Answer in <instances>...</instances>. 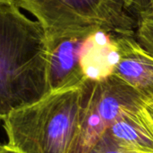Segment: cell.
I'll return each instance as SVG.
<instances>
[{"label": "cell", "instance_id": "1", "mask_svg": "<svg viewBox=\"0 0 153 153\" xmlns=\"http://www.w3.org/2000/svg\"><path fill=\"white\" fill-rule=\"evenodd\" d=\"M87 82L50 91L1 117L4 145L20 153H81Z\"/></svg>", "mask_w": 153, "mask_h": 153}, {"label": "cell", "instance_id": "2", "mask_svg": "<svg viewBox=\"0 0 153 153\" xmlns=\"http://www.w3.org/2000/svg\"><path fill=\"white\" fill-rule=\"evenodd\" d=\"M0 112L32 103L49 91L48 47L39 22L15 4H0Z\"/></svg>", "mask_w": 153, "mask_h": 153}, {"label": "cell", "instance_id": "3", "mask_svg": "<svg viewBox=\"0 0 153 153\" xmlns=\"http://www.w3.org/2000/svg\"><path fill=\"white\" fill-rule=\"evenodd\" d=\"M42 26L47 39L86 38L102 30L115 35H135L137 18L128 0H15Z\"/></svg>", "mask_w": 153, "mask_h": 153}, {"label": "cell", "instance_id": "4", "mask_svg": "<svg viewBox=\"0 0 153 153\" xmlns=\"http://www.w3.org/2000/svg\"><path fill=\"white\" fill-rule=\"evenodd\" d=\"M152 101L120 77L87 82L82 125L81 153H91L107 130L126 114L143 109Z\"/></svg>", "mask_w": 153, "mask_h": 153}, {"label": "cell", "instance_id": "5", "mask_svg": "<svg viewBox=\"0 0 153 153\" xmlns=\"http://www.w3.org/2000/svg\"><path fill=\"white\" fill-rule=\"evenodd\" d=\"M119 62L114 74L153 100V55L135 35H117Z\"/></svg>", "mask_w": 153, "mask_h": 153}, {"label": "cell", "instance_id": "6", "mask_svg": "<svg viewBox=\"0 0 153 153\" xmlns=\"http://www.w3.org/2000/svg\"><path fill=\"white\" fill-rule=\"evenodd\" d=\"M84 39L85 38L82 37L73 36L48 39L49 91L75 85L86 80L80 64Z\"/></svg>", "mask_w": 153, "mask_h": 153}, {"label": "cell", "instance_id": "7", "mask_svg": "<svg viewBox=\"0 0 153 153\" xmlns=\"http://www.w3.org/2000/svg\"><path fill=\"white\" fill-rule=\"evenodd\" d=\"M100 142L127 152L153 153V118L147 107L126 114Z\"/></svg>", "mask_w": 153, "mask_h": 153}, {"label": "cell", "instance_id": "8", "mask_svg": "<svg viewBox=\"0 0 153 153\" xmlns=\"http://www.w3.org/2000/svg\"><path fill=\"white\" fill-rule=\"evenodd\" d=\"M118 62L117 35L100 30L85 38L82 46L80 64L87 80L97 82L113 75Z\"/></svg>", "mask_w": 153, "mask_h": 153}, {"label": "cell", "instance_id": "9", "mask_svg": "<svg viewBox=\"0 0 153 153\" xmlns=\"http://www.w3.org/2000/svg\"><path fill=\"white\" fill-rule=\"evenodd\" d=\"M135 37L143 48L153 55V16L143 10L137 16Z\"/></svg>", "mask_w": 153, "mask_h": 153}, {"label": "cell", "instance_id": "10", "mask_svg": "<svg viewBox=\"0 0 153 153\" xmlns=\"http://www.w3.org/2000/svg\"><path fill=\"white\" fill-rule=\"evenodd\" d=\"M91 153H136L132 152L124 151L121 149L115 148L113 146H110L108 144H106L102 142H99L98 144L95 146V148L91 151Z\"/></svg>", "mask_w": 153, "mask_h": 153}, {"label": "cell", "instance_id": "11", "mask_svg": "<svg viewBox=\"0 0 153 153\" xmlns=\"http://www.w3.org/2000/svg\"><path fill=\"white\" fill-rule=\"evenodd\" d=\"M0 153H20V152H15V151L10 150V149H8L6 146L2 145V146H1V151H0Z\"/></svg>", "mask_w": 153, "mask_h": 153}, {"label": "cell", "instance_id": "12", "mask_svg": "<svg viewBox=\"0 0 153 153\" xmlns=\"http://www.w3.org/2000/svg\"><path fill=\"white\" fill-rule=\"evenodd\" d=\"M147 108H148V110H149V112H150L151 116L152 117V118H153V100L152 101H151V102L148 104Z\"/></svg>", "mask_w": 153, "mask_h": 153}, {"label": "cell", "instance_id": "13", "mask_svg": "<svg viewBox=\"0 0 153 153\" xmlns=\"http://www.w3.org/2000/svg\"><path fill=\"white\" fill-rule=\"evenodd\" d=\"M15 0H0V4H14Z\"/></svg>", "mask_w": 153, "mask_h": 153}, {"label": "cell", "instance_id": "14", "mask_svg": "<svg viewBox=\"0 0 153 153\" xmlns=\"http://www.w3.org/2000/svg\"><path fill=\"white\" fill-rule=\"evenodd\" d=\"M143 11L146 12L147 13H149V14H151V15L153 16V10H143Z\"/></svg>", "mask_w": 153, "mask_h": 153}, {"label": "cell", "instance_id": "15", "mask_svg": "<svg viewBox=\"0 0 153 153\" xmlns=\"http://www.w3.org/2000/svg\"><path fill=\"white\" fill-rule=\"evenodd\" d=\"M145 10H153V0L152 1V4H151V6H150L149 8L145 9Z\"/></svg>", "mask_w": 153, "mask_h": 153}]
</instances>
